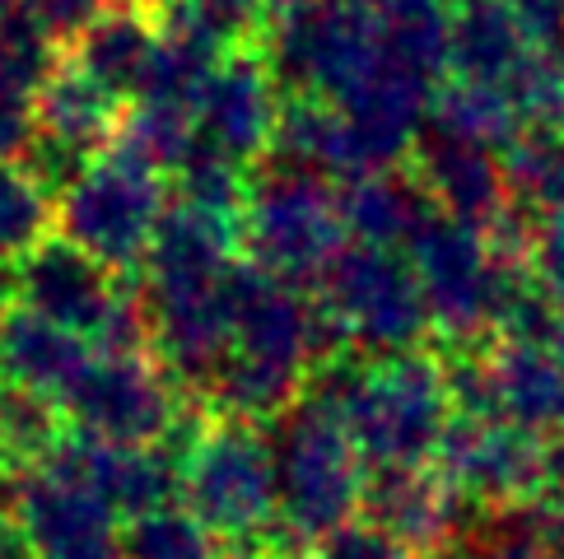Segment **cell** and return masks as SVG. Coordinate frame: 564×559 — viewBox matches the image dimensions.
<instances>
[{
	"mask_svg": "<svg viewBox=\"0 0 564 559\" xmlns=\"http://www.w3.org/2000/svg\"><path fill=\"white\" fill-rule=\"evenodd\" d=\"M308 402L332 410L350 429L369 471L430 467L457 410L448 364H438L425 350L369 359V364L332 359L317 369Z\"/></svg>",
	"mask_w": 564,
	"mask_h": 559,
	"instance_id": "1",
	"label": "cell"
},
{
	"mask_svg": "<svg viewBox=\"0 0 564 559\" xmlns=\"http://www.w3.org/2000/svg\"><path fill=\"white\" fill-rule=\"evenodd\" d=\"M275 467V523L290 541L322 546L365 508V457L350 429L317 402H299L267 429Z\"/></svg>",
	"mask_w": 564,
	"mask_h": 559,
	"instance_id": "2",
	"label": "cell"
},
{
	"mask_svg": "<svg viewBox=\"0 0 564 559\" xmlns=\"http://www.w3.org/2000/svg\"><path fill=\"white\" fill-rule=\"evenodd\" d=\"M406 262L420 280V289H425L430 322L462 346L480 341L486 331H499L509 298L532 280L528 252L499 248L480 229L457 224V219L438 210L415 233Z\"/></svg>",
	"mask_w": 564,
	"mask_h": 559,
	"instance_id": "3",
	"label": "cell"
},
{
	"mask_svg": "<svg viewBox=\"0 0 564 559\" xmlns=\"http://www.w3.org/2000/svg\"><path fill=\"white\" fill-rule=\"evenodd\" d=\"M238 238H243L248 266L285 280L294 289L322 280L346 252V224H340L332 183L285 168H261V177L248 187Z\"/></svg>",
	"mask_w": 564,
	"mask_h": 559,
	"instance_id": "4",
	"label": "cell"
},
{
	"mask_svg": "<svg viewBox=\"0 0 564 559\" xmlns=\"http://www.w3.org/2000/svg\"><path fill=\"white\" fill-rule=\"evenodd\" d=\"M164 173L112 145L62 191L56 224H62V238L85 248L94 262H104L108 271H127L145 262L154 233L164 224Z\"/></svg>",
	"mask_w": 564,
	"mask_h": 559,
	"instance_id": "5",
	"label": "cell"
},
{
	"mask_svg": "<svg viewBox=\"0 0 564 559\" xmlns=\"http://www.w3.org/2000/svg\"><path fill=\"white\" fill-rule=\"evenodd\" d=\"M317 304L346 331L350 350L369 359L415 354L425 331L434 327L425 289L401 252L346 243V252L317 280Z\"/></svg>",
	"mask_w": 564,
	"mask_h": 559,
	"instance_id": "6",
	"label": "cell"
},
{
	"mask_svg": "<svg viewBox=\"0 0 564 559\" xmlns=\"http://www.w3.org/2000/svg\"><path fill=\"white\" fill-rule=\"evenodd\" d=\"M183 498L215 536L261 541L275 527V467L267 434L225 419L183 452Z\"/></svg>",
	"mask_w": 564,
	"mask_h": 559,
	"instance_id": "7",
	"label": "cell"
},
{
	"mask_svg": "<svg viewBox=\"0 0 564 559\" xmlns=\"http://www.w3.org/2000/svg\"><path fill=\"white\" fill-rule=\"evenodd\" d=\"M382 56L378 19L350 0H304L280 10L271 33L267 66L275 85H290L299 98L340 103Z\"/></svg>",
	"mask_w": 564,
	"mask_h": 559,
	"instance_id": "8",
	"label": "cell"
},
{
	"mask_svg": "<svg viewBox=\"0 0 564 559\" xmlns=\"http://www.w3.org/2000/svg\"><path fill=\"white\" fill-rule=\"evenodd\" d=\"M66 419L79 438L117 448H159L183 429L173 377L150 350L135 354H98L75 377V387L62 402Z\"/></svg>",
	"mask_w": 564,
	"mask_h": 559,
	"instance_id": "9",
	"label": "cell"
},
{
	"mask_svg": "<svg viewBox=\"0 0 564 559\" xmlns=\"http://www.w3.org/2000/svg\"><path fill=\"white\" fill-rule=\"evenodd\" d=\"M434 471L476 508H518L541 498V438L503 419L457 415L438 443Z\"/></svg>",
	"mask_w": 564,
	"mask_h": 559,
	"instance_id": "10",
	"label": "cell"
},
{
	"mask_svg": "<svg viewBox=\"0 0 564 559\" xmlns=\"http://www.w3.org/2000/svg\"><path fill=\"white\" fill-rule=\"evenodd\" d=\"M280 112H285V103H280L267 56L229 52L210 75L206 94L196 98V154L248 168L252 158L271 154Z\"/></svg>",
	"mask_w": 564,
	"mask_h": 559,
	"instance_id": "11",
	"label": "cell"
},
{
	"mask_svg": "<svg viewBox=\"0 0 564 559\" xmlns=\"http://www.w3.org/2000/svg\"><path fill=\"white\" fill-rule=\"evenodd\" d=\"M365 523L388 531L397 546H406L415 559H434L448 546L467 541L480 531L486 517L467 504L434 467H411V471H369L365 481Z\"/></svg>",
	"mask_w": 564,
	"mask_h": 559,
	"instance_id": "12",
	"label": "cell"
},
{
	"mask_svg": "<svg viewBox=\"0 0 564 559\" xmlns=\"http://www.w3.org/2000/svg\"><path fill=\"white\" fill-rule=\"evenodd\" d=\"M122 294L127 289L112 280V271L104 262H94L85 248H75L62 233L43 238V243L19 262V308L85 336L89 346H94V336L104 331L112 308L122 304Z\"/></svg>",
	"mask_w": 564,
	"mask_h": 559,
	"instance_id": "13",
	"label": "cell"
},
{
	"mask_svg": "<svg viewBox=\"0 0 564 559\" xmlns=\"http://www.w3.org/2000/svg\"><path fill=\"white\" fill-rule=\"evenodd\" d=\"M43 467L70 475L75 485H85L117 523L122 517L135 523L145 513H159L173 504V494H183L177 457H169L164 448H117V443L70 434Z\"/></svg>",
	"mask_w": 564,
	"mask_h": 559,
	"instance_id": "14",
	"label": "cell"
},
{
	"mask_svg": "<svg viewBox=\"0 0 564 559\" xmlns=\"http://www.w3.org/2000/svg\"><path fill=\"white\" fill-rule=\"evenodd\" d=\"M33 559H122V527L98 498L52 467H33L14 508Z\"/></svg>",
	"mask_w": 564,
	"mask_h": 559,
	"instance_id": "15",
	"label": "cell"
},
{
	"mask_svg": "<svg viewBox=\"0 0 564 559\" xmlns=\"http://www.w3.org/2000/svg\"><path fill=\"white\" fill-rule=\"evenodd\" d=\"M415 183L425 187L430 206L438 215H448L467 229H480L486 238L513 224V196H509V177H503L499 154L425 131L415 145Z\"/></svg>",
	"mask_w": 564,
	"mask_h": 559,
	"instance_id": "16",
	"label": "cell"
},
{
	"mask_svg": "<svg viewBox=\"0 0 564 559\" xmlns=\"http://www.w3.org/2000/svg\"><path fill=\"white\" fill-rule=\"evenodd\" d=\"M480 383H486V419H503L532 438L564 429V364L555 346L499 341L490 354H480Z\"/></svg>",
	"mask_w": 564,
	"mask_h": 559,
	"instance_id": "17",
	"label": "cell"
},
{
	"mask_svg": "<svg viewBox=\"0 0 564 559\" xmlns=\"http://www.w3.org/2000/svg\"><path fill=\"white\" fill-rule=\"evenodd\" d=\"M94 346L85 336L47 322L29 308L0 313V387L37 392L62 406L75 377L89 369Z\"/></svg>",
	"mask_w": 564,
	"mask_h": 559,
	"instance_id": "18",
	"label": "cell"
},
{
	"mask_svg": "<svg viewBox=\"0 0 564 559\" xmlns=\"http://www.w3.org/2000/svg\"><path fill=\"white\" fill-rule=\"evenodd\" d=\"M154 52H159V19L145 6H135V0H112L89 24V33L75 43L70 66L85 70L94 85H104L112 98L135 103Z\"/></svg>",
	"mask_w": 564,
	"mask_h": 559,
	"instance_id": "19",
	"label": "cell"
},
{
	"mask_svg": "<svg viewBox=\"0 0 564 559\" xmlns=\"http://www.w3.org/2000/svg\"><path fill=\"white\" fill-rule=\"evenodd\" d=\"M340 201V224L346 238L359 248H382V252H406L415 233L434 219V206L415 177L392 173H365L336 191Z\"/></svg>",
	"mask_w": 564,
	"mask_h": 559,
	"instance_id": "20",
	"label": "cell"
},
{
	"mask_svg": "<svg viewBox=\"0 0 564 559\" xmlns=\"http://www.w3.org/2000/svg\"><path fill=\"white\" fill-rule=\"evenodd\" d=\"M225 47L215 43L210 33H200L196 24H187L183 14L164 10L159 19V52L150 62V75L140 85L135 103H159V108H187L196 112V98L206 94L210 75L225 62Z\"/></svg>",
	"mask_w": 564,
	"mask_h": 559,
	"instance_id": "21",
	"label": "cell"
},
{
	"mask_svg": "<svg viewBox=\"0 0 564 559\" xmlns=\"http://www.w3.org/2000/svg\"><path fill=\"white\" fill-rule=\"evenodd\" d=\"M528 52H532V37L518 29V19L499 0H467L457 10L453 52H448V70H457V79L503 89Z\"/></svg>",
	"mask_w": 564,
	"mask_h": 559,
	"instance_id": "22",
	"label": "cell"
},
{
	"mask_svg": "<svg viewBox=\"0 0 564 559\" xmlns=\"http://www.w3.org/2000/svg\"><path fill=\"white\" fill-rule=\"evenodd\" d=\"M425 131L503 158L522 135H528V122L518 117L513 98L503 94V89L453 79V85H443L434 94V108H430V127Z\"/></svg>",
	"mask_w": 564,
	"mask_h": 559,
	"instance_id": "23",
	"label": "cell"
},
{
	"mask_svg": "<svg viewBox=\"0 0 564 559\" xmlns=\"http://www.w3.org/2000/svg\"><path fill=\"white\" fill-rule=\"evenodd\" d=\"M373 19H378L382 52H388L392 62L411 66L430 79L448 70L453 24H457L453 0H378Z\"/></svg>",
	"mask_w": 564,
	"mask_h": 559,
	"instance_id": "24",
	"label": "cell"
},
{
	"mask_svg": "<svg viewBox=\"0 0 564 559\" xmlns=\"http://www.w3.org/2000/svg\"><path fill=\"white\" fill-rule=\"evenodd\" d=\"M503 177H509L513 210L536 215L541 224L564 219V127L522 135L503 154Z\"/></svg>",
	"mask_w": 564,
	"mask_h": 559,
	"instance_id": "25",
	"label": "cell"
},
{
	"mask_svg": "<svg viewBox=\"0 0 564 559\" xmlns=\"http://www.w3.org/2000/svg\"><path fill=\"white\" fill-rule=\"evenodd\" d=\"M476 559H564V508L546 494L490 513Z\"/></svg>",
	"mask_w": 564,
	"mask_h": 559,
	"instance_id": "26",
	"label": "cell"
},
{
	"mask_svg": "<svg viewBox=\"0 0 564 559\" xmlns=\"http://www.w3.org/2000/svg\"><path fill=\"white\" fill-rule=\"evenodd\" d=\"M66 410L37 392L0 387V448L24 467H43L66 443Z\"/></svg>",
	"mask_w": 564,
	"mask_h": 559,
	"instance_id": "27",
	"label": "cell"
},
{
	"mask_svg": "<svg viewBox=\"0 0 564 559\" xmlns=\"http://www.w3.org/2000/svg\"><path fill=\"white\" fill-rule=\"evenodd\" d=\"M52 229V196L24 164H0V262H24Z\"/></svg>",
	"mask_w": 564,
	"mask_h": 559,
	"instance_id": "28",
	"label": "cell"
},
{
	"mask_svg": "<svg viewBox=\"0 0 564 559\" xmlns=\"http://www.w3.org/2000/svg\"><path fill=\"white\" fill-rule=\"evenodd\" d=\"M219 536L187 508H159L127 523L122 559H219Z\"/></svg>",
	"mask_w": 564,
	"mask_h": 559,
	"instance_id": "29",
	"label": "cell"
},
{
	"mask_svg": "<svg viewBox=\"0 0 564 559\" xmlns=\"http://www.w3.org/2000/svg\"><path fill=\"white\" fill-rule=\"evenodd\" d=\"M503 94L513 98L518 117L528 122V131H555L564 127V47H536L522 56V66L503 85Z\"/></svg>",
	"mask_w": 564,
	"mask_h": 559,
	"instance_id": "30",
	"label": "cell"
},
{
	"mask_svg": "<svg viewBox=\"0 0 564 559\" xmlns=\"http://www.w3.org/2000/svg\"><path fill=\"white\" fill-rule=\"evenodd\" d=\"M56 70H62V43L43 24H33L24 10L0 24V75L29 94H43Z\"/></svg>",
	"mask_w": 564,
	"mask_h": 559,
	"instance_id": "31",
	"label": "cell"
},
{
	"mask_svg": "<svg viewBox=\"0 0 564 559\" xmlns=\"http://www.w3.org/2000/svg\"><path fill=\"white\" fill-rule=\"evenodd\" d=\"M173 14H183L187 24H196L200 33H210L219 47L238 43V37L257 33L261 14H267V0H169Z\"/></svg>",
	"mask_w": 564,
	"mask_h": 559,
	"instance_id": "32",
	"label": "cell"
},
{
	"mask_svg": "<svg viewBox=\"0 0 564 559\" xmlns=\"http://www.w3.org/2000/svg\"><path fill=\"white\" fill-rule=\"evenodd\" d=\"M37 135V94L0 75V164H19Z\"/></svg>",
	"mask_w": 564,
	"mask_h": 559,
	"instance_id": "33",
	"label": "cell"
},
{
	"mask_svg": "<svg viewBox=\"0 0 564 559\" xmlns=\"http://www.w3.org/2000/svg\"><path fill=\"white\" fill-rule=\"evenodd\" d=\"M108 6H112V0H24V14L33 19V24H43L62 47L66 43L75 47Z\"/></svg>",
	"mask_w": 564,
	"mask_h": 559,
	"instance_id": "34",
	"label": "cell"
},
{
	"mask_svg": "<svg viewBox=\"0 0 564 559\" xmlns=\"http://www.w3.org/2000/svg\"><path fill=\"white\" fill-rule=\"evenodd\" d=\"M317 559H415V555L406 546H397L392 536L378 531L373 523H350L317 546Z\"/></svg>",
	"mask_w": 564,
	"mask_h": 559,
	"instance_id": "35",
	"label": "cell"
},
{
	"mask_svg": "<svg viewBox=\"0 0 564 559\" xmlns=\"http://www.w3.org/2000/svg\"><path fill=\"white\" fill-rule=\"evenodd\" d=\"M528 266H532V280L555 298V308L564 313V219L536 224L532 243H528Z\"/></svg>",
	"mask_w": 564,
	"mask_h": 559,
	"instance_id": "36",
	"label": "cell"
},
{
	"mask_svg": "<svg viewBox=\"0 0 564 559\" xmlns=\"http://www.w3.org/2000/svg\"><path fill=\"white\" fill-rule=\"evenodd\" d=\"M536 47H564V0H499Z\"/></svg>",
	"mask_w": 564,
	"mask_h": 559,
	"instance_id": "37",
	"label": "cell"
},
{
	"mask_svg": "<svg viewBox=\"0 0 564 559\" xmlns=\"http://www.w3.org/2000/svg\"><path fill=\"white\" fill-rule=\"evenodd\" d=\"M541 494L564 508V429H555L541 443Z\"/></svg>",
	"mask_w": 564,
	"mask_h": 559,
	"instance_id": "38",
	"label": "cell"
},
{
	"mask_svg": "<svg viewBox=\"0 0 564 559\" xmlns=\"http://www.w3.org/2000/svg\"><path fill=\"white\" fill-rule=\"evenodd\" d=\"M0 559H33V546L14 517H0Z\"/></svg>",
	"mask_w": 564,
	"mask_h": 559,
	"instance_id": "39",
	"label": "cell"
},
{
	"mask_svg": "<svg viewBox=\"0 0 564 559\" xmlns=\"http://www.w3.org/2000/svg\"><path fill=\"white\" fill-rule=\"evenodd\" d=\"M19 10H24V0H0V24H6V19H14Z\"/></svg>",
	"mask_w": 564,
	"mask_h": 559,
	"instance_id": "40",
	"label": "cell"
},
{
	"mask_svg": "<svg viewBox=\"0 0 564 559\" xmlns=\"http://www.w3.org/2000/svg\"><path fill=\"white\" fill-rule=\"evenodd\" d=\"M267 6H275V10H294V6H304V0H267Z\"/></svg>",
	"mask_w": 564,
	"mask_h": 559,
	"instance_id": "41",
	"label": "cell"
},
{
	"mask_svg": "<svg viewBox=\"0 0 564 559\" xmlns=\"http://www.w3.org/2000/svg\"><path fill=\"white\" fill-rule=\"evenodd\" d=\"M555 354H560V364H564V322H560V336H555Z\"/></svg>",
	"mask_w": 564,
	"mask_h": 559,
	"instance_id": "42",
	"label": "cell"
},
{
	"mask_svg": "<svg viewBox=\"0 0 564 559\" xmlns=\"http://www.w3.org/2000/svg\"><path fill=\"white\" fill-rule=\"evenodd\" d=\"M135 6H145V0H135Z\"/></svg>",
	"mask_w": 564,
	"mask_h": 559,
	"instance_id": "43",
	"label": "cell"
}]
</instances>
